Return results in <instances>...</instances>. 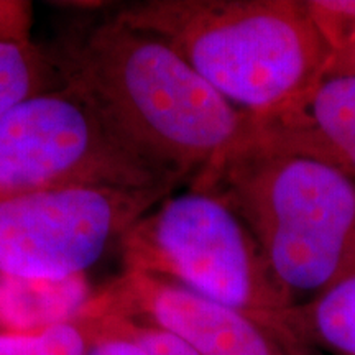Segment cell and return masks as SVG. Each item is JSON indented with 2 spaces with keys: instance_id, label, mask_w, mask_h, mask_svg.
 Here are the masks:
<instances>
[{
  "instance_id": "cell-2",
  "label": "cell",
  "mask_w": 355,
  "mask_h": 355,
  "mask_svg": "<svg viewBox=\"0 0 355 355\" xmlns=\"http://www.w3.org/2000/svg\"><path fill=\"white\" fill-rule=\"evenodd\" d=\"M115 17L171 46L248 115L303 94L334 58L304 0H145Z\"/></svg>"
},
{
  "instance_id": "cell-7",
  "label": "cell",
  "mask_w": 355,
  "mask_h": 355,
  "mask_svg": "<svg viewBox=\"0 0 355 355\" xmlns=\"http://www.w3.org/2000/svg\"><path fill=\"white\" fill-rule=\"evenodd\" d=\"M81 314L155 324L180 336L201 355H296L241 311L145 273L123 272L92 295Z\"/></svg>"
},
{
  "instance_id": "cell-3",
  "label": "cell",
  "mask_w": 355,
  "mask_h": 355,
  "mask_svg": "<svg viewBox=\"0 0 355 355\" xmlns=\"http://www.w3.org/2000/svg\"><path fill=\"white\" fill-rule=\"evenodd\" d=\"M189 188L241 217L295 301L355 277V181L336 168L265 148L243 132Z\"/></svg>"
},
{
  "instance_id": "cell-8",
  "label": "cell",
  "mask_w": 355,
  "mask_h": 355,
  "mask_svg": "<svg viewBox=\"0 0 355 355\" xmlns=\"http://www.w3.org/2000/svg\"><path fill=\"white\" fill-rule=\"evenodd\" d=\"M245 135L275 152L329 165L355 181V74L327 73L286 104L247 114Z\"/></svg>"
},
{
  "instance_id": "cell-12",
  "label": "cell",
  "mask_w": 355,
  "mask_h": 355,
  "mask_svg": "<svg viewBox=\"0 0 355 355\" xmlns=\"http://www.w3.org/2000/svg\"><path fill=\"white\" fill-rule=\"evenodd\" d=\"M99 336V319L79 314L43 331L0 332V355H87Z\"/></svg>"
},
{
  "instance_id": "cell-4",
  "label": "cell",
  "mask_w": 355,
  "mask_h": 355,
  "mask_svg": "<svg viewBox=\"0 0 355 355\" xmlns=\"http://www.w3.org/2000/svg\"><path fill=\"white\" fill-rule=\"evenodd\" d=\"M125 272L176 283L247 314L296 355L286 329L296 301L241 217L214 194L189 188L146 212L121 241Z\"/></svg>"
},
{
  "instance_id": "cell-15",
  "label": "cell",
  "mask_w": 355,
  "mask_h": 355,
  "mask_svg": "<svg viewBox=\"0 0 355 355\" xmlns=\"http://www.w3.org/2000/svg\"><path fill=\"white\" fill-rule=\"evenodd\" d=\"M33 3L28 0H0V44L30 46Z\"/></svg>"
},
{
  "instance_id": "cell-5",
  "label": "cell",
  "mask_w": 355,
  "mask_h": 355,
  "mask_svg": "<svg viewBox=\"0 0 355 355\" xmlns=\"http://www.w3.org/2000/svg\"><path fill=\"white\" fill-rule=\"evenodd\" d=\"M180 183L66 86L0 115V198L68 188L173 191Z\"/></svg>"
},
{
  "instance_id": "cell-11",
  "label": "cell",
  "mask_w": 355,
  "mask_h": 355,
  "mask_svg": "<svg viewBox=\"0 0 355 355\" xmlns=\"http://www.w3.org/2000/svg\"><path fill=\"white\" fill-rule=\"evenodd\" d=\"M63 86L48 48L0 44V115L28 97Z\"/></svg>"
},
{
  "instance_id": "cell-6",
  "label": "cell",
  "mask_w": 355,
  "mask_h": 355,
  "mask_svg": "<svg viewBox=\"0 0 355 355\" xmlns=\"http://www.w3.org/2000/svg\"><path fill=\"white\" fill-rule=\"evenodd\" d=\"M170 189L68 188L0 198V275H86Z\"/></svg>"
},
{
  "instance_id": "cell-9",
  "label": "cell",
  "mask_w": 355,
  "mask_h": 355,
  "mask_svg": "<svg viewBox=\"0 0 355 355\" xmlns=\"http://www.w3.org/2000/svg\"><path fill=\"white\" fill-rule=\"evenodd\" d=\"M86 275L44 279L0 275V327L37 332L73 321L91 300Z\"/></svg>"
},
{
  "instance_id": "cell-10",
  "label": "cell",
  "mask_w": 355,
  "mask_h": 355,
  "mask_svg": "<svg viewBox=\"0 0 355 355\" xmlns=\"http://www.w3.org/2000/svg\"><path fill=\"white\" fill-rule=\"evenodd\" d=\"M286 329L309 355L313 347L332 355H355V277L296 303L286 314Z\"/></svg>"
},
{
  "instance_id": "cell-17",
  "label": "cell",
  "mask_w": 355,
  "mask_h": 355,
  "mask_svg": "<svg viewBox=\"0 0 355 355\" xmlns=\"http://www.w3.org/2000/svg\"><path fill=\"white\" fill-rule=\"evenodd\" d=\"M329 73H350L355 74V42L340 51L334 53Z\"/></svg>"
},
{
  "instance_id": "cell-13",
  "label": "cell",
  "mask_w": 355,
  "mask_h": 355,
  "mask_svg": "<svg viewBox=\"0 0 355 355\" xmlns=\"http://www.w3.org/2000/svg\"><path fill=\"white\" fill-rule=\"evenodd\" d=\"M87 316V314H86ZM99 318L102 326L115 334L127 337L139 345L145 355H201L171 331L155 326V324L135 321L121 316H94Z\"/></svg>"
},
{
  "instance_id": "cell-1",
  "label": "cell",
  "mask_w": 355,
  "mask_h": 355,
  "mask_svg": "<svg viewBox=\"0 0 355 355\" xmlns=\"http://www.w3.org/2000/svg\"><path fill=\"white\" fill-rule=\"evenodd\" d=\"M48 50L64 86L181 183L193 181L245 132V112L171 46L115 15L64 35Z\"/></svg>"
},
{
  "instance_id": "cell-18",
  "label": "cell",
  "mask_w": 355,
  "mask_h": 355,
  "mask_svg": "<svg viewBox=\"0 0 355 355\" xmlns=\"http://www.w3.org/2000/svg\"><path fill=\"white\" fill-rule=\"evenodd\" d=\"M53 6H60L63 8H79V10H101L105 6H110L107 2H55Z\"/></svg>"
},
{
  "instance_id": "cell-16",
  "label": "cell",
  "mask_w": 355,
  "mask_h": 355,
  "mask_svg": "<svg viewBox=\"0 0 355 355\" xmlns=\"http://www.w3.org/2000/svg\"><path fill=\"white\" fill-rule=\"evenodd\" d=\"M99 319V318H97ZM101 336L92 345L87 355H145L141 352L139 345H135L127 337L115 334L112 331H107L102 326L101 319Z\"/></svg>"
},
{
  "instance_id": "cell-14",
  "label": "cell",
  "mask_w": 355,
  "mask_h": 355,
  "mask_svg": "<svg viewBox=\"0 0 355 355\" xmlns=\"http://www.w3.org/2000/svg\"><path fill=\"white\" fill-rule=\"evenodd\" d=\"M322 38L337 53L355 42V0H304Z\"/></svg>"
}]
</instances>
